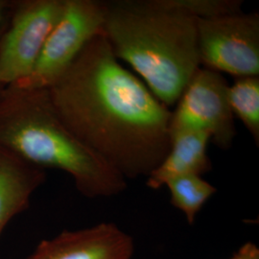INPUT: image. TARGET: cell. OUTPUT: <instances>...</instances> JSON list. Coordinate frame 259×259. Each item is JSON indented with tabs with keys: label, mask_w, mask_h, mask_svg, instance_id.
<instances>
[{
	"label": "cell",
	"mask_w": 259,
	"mask_h": 259,
	"mask_svg": "<svg viewBox=\"0 0 259 259\" xmlns=\"http://www.w3.org/2000/svg\"><path fill=\"white\" fill-rule=\"evenodd\" d=\"M133 237L113 223L65 231L39 242L27 259H132Z\"/></svg>",
	"instance_id": "8"
},
{
	"label": "cell",
	"mask_w": 259,
	"mask_h": 259,
	"mask_svg": "<svg viewBox=\"0 0 259 259\" xmlns=\"http://www.w3.org/2000/svg\"><path fill=\"white\" fill-rule=\"evenodd\" d=\"M229 89L221 73L200 67L171 111L170 138L185 131H203L217 147L232 148L236 128Z\"/></svg>",
	"instance_id": "7"
},
{
	"label": "cell",
	"mask_w": 259,
	"mask_h": 259,
	"mask_svg": "<svg viewBox=\"0 0 259 259\" xmlns=\"http://www.w3.org/2000/svg\"><path fill=\"white\" fill-rule=\"evenodd\" d=\"M106 2L65 0L62 16L47 37L31 74L12 84L23 89H48L65 73L87 45L101 35Z\"/></svg>",
	"instance_id": "4"
},
{
	"label": "cell",
	"mask_w": 259,
	"mask_h": 259,
	"mask_svg": "<svg viewBox=\"0 0 259 259\" xmlns=\"http://www.w3.org/2000/svg\"><path fill=\"white\" fill-rule=\"evenodd\" d=\"M175 8L195 19H213L243 13L239 0H166Z\"/></svg>",
	"instance_id": "13"
},
{
	"label": "cell",
	"mask_w": 259,
	"mask_h": 259,
	"mask_svg": "<svg viewBox=\"0 0 259 259\" xmlns=\"http://www.w3.org/2000/svg\"><path fill=\"white\" fill-rule=\"evenodd\" d=\"M200 65L238 78L259 77L258 13L197 19Z\"/></svg>",
	"instance_id": "6"
},
{
	"label": "cell",
	"mask_w": 259,
	"mask_h": 259,
	"mask_svg": "<svg viewBox=\"0 0 259 259\" xmlns=\"http://www.w3.org/2000/svg\"><path fill=\"white\" fill-rule=\"evenodd\" d=\"M230 259H259L258 247L252 242H247Z\"/></svg>",
	"instance_id": "14"
},
{
	"label": "cell",
	"mask_w": 259,
	"mask_h": 259,
	"mask_svg": "<svg viewBox=\"0 0 259 259\" xmlns=\"http://www.w3.org/2000/svg\"><path fill=\"white\" fill-rule=\"evenodd\" d=\"M64 8L65 0L13 1L0 36L1 84H15L31 74Z\"/></svg>",
	"instance_id": "5"
},
{
	"label": "cell",
	"mask_w": 259,
	"mask_h": 259,
	"mask_svg": "<svg viewBox=\"0 0 259 259\" xmlns=\"http://www.w3.org/2000/svg\"><path fill=\"white\" fill-rule=\"evenodd\" d=\"M171 147L162 162L147 177L146 185L157 190L167 182L185 175L203 176L212 169L207 155V145L211 141L203 131H185L173 135Z\"/></svg>",
	"instance_id": "10"
},
{
	"label": "cell",
	"mask_w": 259,
	"mask_h": 259,
	"mask_svg": "<svg viewBox=\"0 0 259 259\" xmlns=\"http://www.w3.org/2000/svg\"><path fill=\"white\" fill-rule=\"evenodd\" d=\"M0 149L33 166L64 171L90 199L113 197L127 188V180L61 119L47 89L4 88L0 95Z\"/></svg>",
	"instance_id": "3"
},
{
	"label": "cell",
	"mask_w": 259,
	"mask_h": 259,
	"mask_svg": "<svg viewBox=\"0 0 259 259\" xmlns=\"http://www.w3.org/2000/svg\"><path fill=\"white\" fill-rule=\"evenodd\" d=\"M7 22H8V19L6 20V21H4L2 24H0V36H1V34L3 33V31H4V29L6 27V25H7ZM4 85L3 84H1L0 83V95H1V93L3 92V90H4Z\"/></svg>",
	"instance_id": "16"
},
{
	"label": "cell",
	"mask_w": 259,
	"mask_h": 259,
	"mask_svg": "<svg viewBox=\"0 0 259 259\" xmlns=\"http://www.w3.org/2000/svg\"><path fill=\"white\" fill-rule=\"evenodd\" d=\"M13 1L14 0H0V24L8 19Z\"/></svg>",
	"instance_id": "15"
},
{
	"label": "cell",
	"mask_w": 259,
	"mask_h": 259,
	"mask_svg": "<svg viewBox=\"0 0 259 259\" xmlns=\"http://www.w3.org/2000/svg\"><path fill=\"white\" fill-rule=\"evenodd\" d=\"M173 206L185 214L188 224H194L198 213L216 193L217 188L198 175L177 177L166 183Z\"/></svg>",
	"instance_id": "11"
},
{
	"label": "cell",
	"mask_w": 259,
	"mask_h": 259,
	"mask_svg": "<svg viewBox=\"0 0 259 259\" xmlns=\"http://www.w3.org/2000/svg\"><path fill=\"white\" fill-rule=\"evenodd\" d=\"M232 112L244 124L259 145V77H245L235 80L229 89Z\"/></svg>",
	"instance_id": "12"
},
{
	"label": "cell",
	"mask_w": 259,
	"mask_h": 259,
	"mask_svg": "<svg viewBox=\"0 0 259 259\" xmlns=\"http://www.w3.org/2000/svg\"><path fill=\"white\" fill-rule=\"evenodd\" d=\"M61 119L121 176L147 177L171 147V111L120 65L103 34L47 89Z\"/></svg>",
	"instance_id": "1"
},
{
	"label": "cell",
	"mask_w": 259,
	"mask_h": 259,
	"mask_svg": "<svg viewBox=\"0 0 259 259\" xmlns=\"http://www.w3.org/2000/svg\"><path fill=\"white\" fill-rule=\"evenodd\" d=\"M103 36L169 109L201 67L197 19L166 0L106 2Z\"/></svg>",
	"instance_id": "2"
},
{
	"label": "cell",
	"mask_w": 259,
	"mask_h": 259,
	"mask_svg": "<svg viewBox=\"0 0 259 259\" xmlns=\"http://www.w3.org/2000/svg\"><path fill=\"white\" fill-rule=\"evenodd\" d=\"M46 180V170L0 149V237L10 221L27 209L32 195Z\"/></svg>",
	"instance_id": "9"
}]
</instances>
